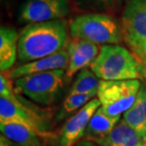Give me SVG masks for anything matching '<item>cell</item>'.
Instances as JSON below:
<instances>
[{"instance_id":"obj_1","label":"cell","mask_w":146,"mask_h":146,"mask_svg":"<svg viewBox=\"0 0 146 146\" xmlns=\"http://www.w3.org/2000/svg\"><path fill=\"white\" fill-rule=\"evenodd\" d=\"M68 31L64 19L28 24L19 33L17 59L25 64L63 50L68 45Z\"/></svg>"},{"instance_id":"obj_2","label":"cell","mask_w":146,"mask_h":146,"mask_svg":"<svg viewBox=\"0 0 146 146\" xmlns=\"http://www.w3.org/2000/svg\"><path fill=\"white\" fill-rule=\"evenodd\" d=\"M89 68L103 81L139 80L143 78L145 64L126 48L104 45Z\"/></svg>"},{"instance_id":"obj_3","label":"cell","mask_w":146,"mask_h":146,"mask_svg":"<svg viewBox=\"0 0 146 146\" xmlns=\"http://www.w3.org/2000/svg\"><path fill=\"white\" fill-rule=\"evenodd\" d=\"M73 39L84 40L96 45H119L123 40L121 24L104 13H86L75 17L69 24Z\"/></svg>"},{"instance_id":"obj_4","label":"cell","mask_w":146,"mask_h":146,"mask_svg":"<svg viewBox=\"0 0 146 146\" xmlns=\"http://www.w3.org/2000/svg\"><path fill=\"white\" fill-rule=\"evenodd\" d=\"M66 77L64 69L24 76L14 80V91L37 104L49 106L62 91Z\"/></svg>"},{"instance_id":"obj_5","label":"cell","mask_w":146,"mask_h":146,"mask_svg":"<svg viewBox=\"0 0 146 146\" xmlns=\"http://www.w3.org/2000/svg\"><path fill=\"white\" fill-rule=\"evenodd\" d=\"M141 86L139 80H101L97 93L101 108L110 117L121 118L135 103Z\"/></svg>"},{"instance_id":"obj_6","label":"cell","mask_w":146,"mask_h":146,"mask_svg":"<svg viewBox=\"0 0 146 146\" xmlns=\"http://www.w3.org/2000/svg\"><path fill=\"white\" fill-rule=\"evenodd\" d=\"M121 24L123 40L146 64V0H128Z\"/></svg>"},{"instance_id":"obj_7","label":"cell","mask_w":146,"mask_h":146,"mask_svg":"<svg viewBox=\"0 0 146 146\" xmlns=\"http://www.w3.org/2000/svg\"><path fill=\"white\" fill-rule=\"evenodd\" d=\"M23 98L15 93L11 98L0 97V122L16 121L34 128L46 137H50L48 123L35 110L27 106Z\"/></svg>"},{"instance_id":"obj_8","label":"cell","mask_w":146,"mask_h":146,"mask_svg":"<svg viewBox=\"0 0 146 146\" xmlns=\"http://www.w3.org/2000/svg\"><path fill=\"white\" fill-rule=\"evenodd\" d=\"M68 0H28L21 7L19 19L33 24L61 20L68 15Z\"/></svg>"},{"instance_id":"obj_9","label":"cell","mask_w":146,"mask_h":146,"mask_svg":"<svg viewBox=\"0 0 146 146\" xmlns=\"http://www.w3.org/2000/svg\"><path fill=\"white\" fill-rule=\"evenodd\" d=\"M100 107L99 99L94 98L69 118L60 131L59 146H74L83 139L90 119Z\"/></svg>"},{"instance_id":"obj_10","label":"cell","mask_w":146,"mask_h":146,"mask_svg":"<svg viewBox=\"0 0 146 146\" xmlns=\"http://www.w3.org/2000/svg\"><path fill=\"white\" fill-rule=\"evenodd\" d=\"M66 49L68 52V66L66 69L68 78H71L84 68H90L100 53L98 45L80 39H74L68 43Z\"/></svg>"},{"instance_id":"obj_11","label":"cell","mask_w":146,"mask_h":146,"mask_svg":"<svg viewBox=\"0 0 146 146\" xmlns=\"http://www.w3.org/2000/svg\"><path fill=\"white\" fill-rule=\"evenodd\" d=\"M68 66V49L65 48L57 53L50 56L38 59L33 62H29L17 66L16 68L8 71L6 74L9 78L16 80L24 76L35 74V73L58 70V69H64L66 70Z\"/></svg>"},{"instance_id":"obj_12","label":"cell","mask_w":146,"mask_h":146,"mask_svg":"<svg viewBox=\"0 0 146 146\" xmlns=\"http://www.w3.org/2000/svg\"><path fill=\"white\" fill-rule=\"evenodd\" d=\"M1 135L19 146H41L45 135L34 128L16 121L0 122Z\"/></svg>"},{"instance_id":"obj_13","label":"cell","mask_w":146,"mask_h":146,"mask_svg":"<svg viewBox=\"0 0 146 146\" xmlns=\"http://www.w3.org/2000/svg\"><path fill=\"white\" fill-rule=\"evenodd\" d=\"M146 134L139 133L121 119L104 138L95 141L100 146H139L145 143Z\"/></svg>"},{"instance_id":"obj_14","label":"cell","mask_w":146,"mask_h":146,"mask_svg":"<svg viewBox=\"0 0 146 146\" xmlns=\"http://www.w3.org/2000/svg\"><path fill=\"white\" fill-rule=\"evenodd\" d=\"M19 33L15 29L0 28V69L2 73L10 71L18 58Z\"/></svg>"},{"instance_id":"obj_15","label":"cell","mask_w":146,"mask_h":146,"mask_svg":"<svg viewBox=\"0 0 146 146\" xmlns=\"http://www.w3.org/2000/svg\"><path fill=\"white\" fill-rule=\"evenodd\" d=\"M119 121V117H110L100 107L90 119L83 139L97 141L104 138L115 128Z\"/></svg>"},{"instance_id":"obj_16","label":"cell","mask_w":146,"mask_h":146,"mask_svg":"<svg viewBox=\"0 0 146 146\" xmlns=\"http://www.w3.org/2000/svg\"><path fill=\"white\" fill-rule=\"evenodd\" d=\"M122 119L133 129L146 134V84L141 83L135 103L122 115Z\"/></svg>"},{"instance_id":"obj_17","label":"cell","mask_w":146,"mask_h":146,"mask_svg":"<svg viewBox=\"0 0 146 146\" xmlns=\"http://www.w3.org/2000/svg\"><path fill=\"white\" fill-rule=\"evenodd\" d=\"M100 79L94 74L90 68H84L76 76L69 94H83L97 96Z\"/></svg>"},{"instance_id":"obj_18","label":"cell","mask_w":146,"mask_h":146,"mask_svg":"<svg viewBox=\"0 0 146 146\" xmlns=\"http://www.w3.org/2000/svg\"><path fill=\"white\" fill-rule=\"evenodd\" d=\"M95 96L92 95H83V94H68L62 106L61 117L66 114H70L74 111L81 109L86 104L94 99Z\"/></svg>"},{"instance_id":"obj_19","label":"cell","mask_w":146,"mask_h":146,"mask_svg":"<svg viewBox=\"0 0 146 146\" xmlns=\"http://www.w3.org/2000/svg\"><path fill=\"white\" fill-rule=\"evenodd\" d=\"M93 3L97 5H101V6H111L116 4L117 2L119 1V0H90Z\"/></svg>"},{"instance_id":"obj_20","label":"cell","mask_w":146,"mask_h":146,"mask_svg":"<svg viewBox=\"0 0 146 146\" xmlns=\"http://www.w3.org/2000/svg\"><path fill=\"white\" fill-rule=\"evenodd\" d=\"M74 146H100L97 142L89 141V139H81L80 141L77 142Z\"/></svg>"},{"instance_id":"obj_21","label":"cell","mask_w":146,"mask_h":146,"mask_svg":"<svg viewBox=\"0 0 146 146\" xmlns=\"http://www.w3.org/2000/svg\"><path fill=\"white\" fill-rule=\"evenodd\" d=\"M143 79L146 81V64H145V68H144V72H143Z\"/></svg>"},{"instance_id":"obj_22","label":"cell","mask_w":146,"mask_h":146,"mask_svg":"<svg viewBox=\"0 0 146 146\" xmlns=\"http://www.w3.org/2000/svg\"><path fill=\"white\" fill-rule=\"evenodd\" d=\"M139 146H144V144H141V145H139Z\"/></svg>"},{"instance_id":"obj_23","label":"cell","mask_w":146,"mask_h":146,"mask_svg":"<svg viewBox=\"0 0 146 146\" xmlns=\"http://www.w3.org/2000/svg\"><path fill=\"white\" fill-rule=\"evenodd\" d=\"M144 146H146V139H145V143H144Z\"/></svg>"}]
</instances>
